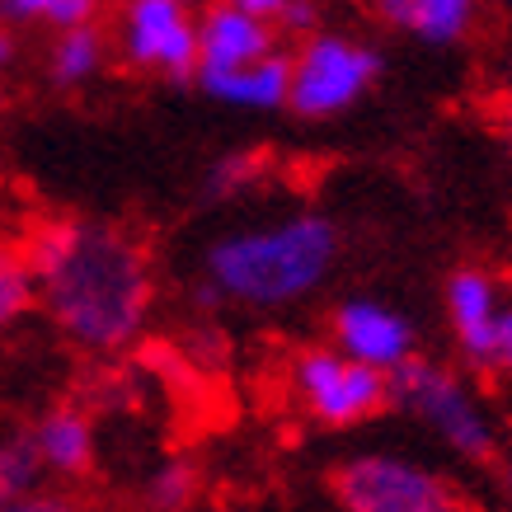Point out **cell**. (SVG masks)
Returning <instances> with one entry per match:
<instances>
[{
  "mask_svg": "<svg viewBox=\"0 0 512 512\" xmlns=\"http://www.w3.org/2000/svg\"><path fill=\"white\" fill-rule=\"evenodd\" d=\"M376 43L348 29H315L287 47V109L306 123L339 118L381 80Z\"/></svg>",
  "mask_w": 512,
  "mask_h": 512,
  "instance_id": "obj_4",
  "label": "cell"
},
{
  "mask_svg": "<svg viewBox=\"0 0 512 512\" xmlns=\"http://www.w3.org/2000/svg\"><path fill=\"white\" fill-rule=\"evenodd\" d=\"M470 372L480 376H503V381H512V301H503L494 315V325H489V334H484L480 353L466 362Z\"/></svg>",
  "mask_w": 512,
  "mask_h": 512,
  "instance_id": "obj_20",
  "label": "cell"
},
{
  "mask_svg": "<svg viewBox=\"0 0 512 512\" xmlns=\"http://www.w3.org/2000/svg\"><path fill=\"white\" fill-rule=\"evenodd\" d=\"M0 512H94V503L66 484H38L29 494H19L15 503H5Z\"/></svg>",
  "mask_w": 512,
  "mask_h": 512,
  "instance_id": "obj_21",
  "label": "cell"
},
{
  "mask_svg": "<svg viewBox=\"0 0 512 512\" xmlns=\"http://www.w3.org/2000/svg\"><path fill=\"white\" fill-rule=\"evenodd\" d=\"M390 404L419 419L428 433L470 466L498 461V423L484 409V400L470 390V381L456 367L437 357H409L400 372L390 376Z\"/></svg>",
  "mask_w": 512,
  "mask_h": 512,
  "instance_id": "obj_3",
  "label": "cell"
},
{
  "mask_svg": "<svg viewBox=\"0 0 512 512\" xmlns=\"http://www.w3.org/2000/svg\"><path fill=\"white\" fill-rule=\"evenodd\" d=\"M19 57H24V33H15L10 24H0V80L15 71Z\"/></svg>",
  "mask_w": 512,
  "mask_h": 512,
  "instance_id": "obj_22",
  "label": "cell"
},
{
  "mask_svg": "<svg viewBox=\"0 0 512 512\" xmlns=\"http://www.w3.org/2000/svg\"><path fill=\"white\" fill-rule=\"evenodd\" d=\"M329 348L343 353L348 362H357V367L395 376L409 357H419V329L390 301L343 296L339 306L329 311Z\"/></svg>",
  "mask_w": 512,
  "mask_h": 512,
  "instance_id": "obj_8",
  "label": "cell"
},
{
  "mask_svg": "<svg viewBox=\"0 0 512 512\" xmlns=\"http://www.w3.org/2000/svg\"><path fill=\"white\" fill-rule=\"evenodd\" d=\"M38 484H47V480H43V470H38V456H33L29 437L24 433L0 437V508L15 503L19 494L38 489Z\"/></svg>",
  "mask_w": 512,
  "mask_h": 512,
  "instance_id": "obj_19",
  "label": "cell"
},
{
  "mask_svg": "<svg viewBox=\"0 0 512 512\" xmlns=\"http://www.w3.org/2000/svg\"><path fill=\"white\" fill-rule=\"evenodd\" d=\"M339 226L325 212H292L259 226L221 231L202 249V273L221 296V306L245 311H282L315 296L339 264Z\"/></svg>",
  "mask_w": 512,
  "mask_h": 512,
  "instance_id": "obj_2",
  "label": "cell"
},
{
  "mask_svg": "<svg viewBox=\"0 0 512 512\" xmlns=\"http://www.w3.org/2000/svg\"><path fill=\"white\" fill-rule=\"evenodd\" d=\"M282 52L278 29L264 15L249 10V0L207 5L198 15V66L226 71V66H254Z\"/></svg>",
  "mask_w": 512,
  "mask_h": 512,
  "instance_id": "obj_10",
  "label": "cell"
},
{
  "mask_svg": "<svg viewBox=\"0 0 512 512\" xmlns=\"http://www.w3.org/2000/svg\"><path fill=\"white\" fill-rule=\"evenodd\" d=\"M268 170H273V160H268L264 151H231V156H221L207 165V174H202V198L207 202L245 198V193H254V188L264 184Z\"/></svg>",
  "mask_w": 512,
  "mask_h": 512,
  "instance_id": "obj_16",
  "label": "cell"
},
{
  "mask_svg": "<svg viewBox=\"0 0 512 512\" xmlns=\"http://www.w3.org/2000/svg\"><path fill=\"white\" fill-rule=\"evenodd\" d=\"M5 104H10V94H5V80H0V118H5Z\"/></svg>",
  "mask_w": 512,
  "mask_h": 512,
  "instance_id": "obj_24",
  "label": "cell"
},
{
  "mask_svg": "<svg viewBox=\"0 0 512 512\" xmlns=\"http://www.w3.org/2000/svg\"><path fill=\"white\" fill-rule=\"evenodd\" d=\"M146 508L151 512H193L202 494V466L188 456H170L146 475Z\"/></svg>",
  "mask_w": 512,
  "mask_h": 512,
  "instance_id": "obj_17",
  "label": "cell"
},
{
  "mask_svg": "<svg viewBox=\"0 0 512 512\" xmlns=\"http://www.w3.org/2000/svg\"><path fill=\"white\" fill-rule=\"evenodd\" d=\"M33 306L71 348L123 357L146 339L156 311V254L132 226L109 217H47L24 240Z\"/></svg>",
  "mask_w": 512,
  "mask_h": 512,
  "instance_id": "obj_1",
  "label": "cell"
},
{
  "mask_svg": "<svg viewBox=\"0 0 512 512\" xmlns=\"http://www.w3.org/2000/svg\"><path fill=\"white\" fill-rule=\"evenodd\" d=\"M292 395L325 428H357L390 409V376L357 367L329 343H306L292 357Z\"/></svg>",
  "mask_w": 512,
  "mask_h": 512,
  "instance_id": "obj_7",
  "label": "cell"
},
{
  "mask_svg": "<svg viewBox=\"0 0 512 512\" xmlns=\"http://www.w3.org/2000/svg\"><path fill=\"white\" fill-rule=\"evenodd\" d=\"M33 311V278L19 240H0V334Z\"/></svg>",
  "mask_w": 512,
  "mask_h": 512,
  "instance_id": "obj_18",
  "label": "cell"
},
{
  "mask_svg": "<svg viewBox=\"0 0 512 512\" xmlns=\"http://www.w3.org/2000/svg\"><path fill=\"white\" fill-rule=\"evenodd\" d=\"M90 19H99L94 0H0V24H10L15 33L24 29L62 33L76 29V24H90Z\"/></svg>",
  "mask_w": 512,
  "mask_h": 512,
  "instance_id": "obj_15",
  "label": "cell"
},
{
  "mask_svg": "<svg viewBox=\"0 0 512 512\" xmlns=\"http://www.w3.org/2000/svg\"><path fill=\"white\" fill-rule=\"evenodd\" d=\"M442 306H447V320L456 329V343H461V357L480 353L484 334L494 325L498 306H503V292H498V278L480 264H461L447 273V287H442Z\"/></svg>",
  "mask_w": 512,
  "mask_h": 512,
  "instance_id": "obj_13",
  "label": "cell"
},
{
  "mask_svg": "<svg viewBox=\"0 0 512 512\" xmlns=\"http://www.w3.org/2000/svg\"><path fill=\"white\" fill-rule=\"evenodd\" d=\"M376 19L428 47H456L475 33L480 5L475 0H381Z\"/></svg>",
  "mask_w": 512,
  "mask_h": 512,
  "instance_id": "obj_12",
  "label": "cell"
},
{
  "mask_svg": "<svg viewBox=\"0 0 512 512\" xmlns=\"http://www.w3.org/2000/svg\"><path fill=\"white\" fill-rule=\"evenodd\" d=\"M329 489L343 512H466L461 489L442 470L404 451H357L334 466Z\"/></svg>",
  "mask_w": 512,
  "mask_h": 512,
  "instance_id": "obj_5",
  "label": "cell"
},
{
  "mask_svg": "<svg viewBox=\"0 0 512 512\" xmlns=\"http://www.w3.org/2000/svg\"><path fill=\"white\" fill-rule=\"evenodd\" d=\"M193 85H198L207 99L231 104V109H254V113L287 109V47L254 66H226V71L198 66Z\"/></svg>",
  "mask_w": 512,
  "mask_h": 512,
  "instance_id": "obj_11",
  "label": "cell"
},
{
  "mask_svg": "<svg viewBox=\"0 0 512 512\" xmlns=\"http://www.w3.org/2000/svg\"><path fill=\"white\" fill-rule=\"evenodd\" d=\"M503 489H508V503H512V456L503 461Z\"/></svg>",
  "mask_w": 512,
  "mask_h": 512,
  "instance_id": "obj_23",
  "label": "cell"
},
{
  "mask_svg": "<svg viewBox=\"0 0 512 512\" xmlns=\"http://www.w3.org/2000/svg\"><path fill=\"white\" fill-rule=\"evenodd\" d=\"M33 456H38V470H43L47 484H66L76 489L80 480L94 475V461H99V433H94V414L80 400H57L47 404L43 414L24 428Z\"/></svg>",
  "mask_w": 512,
  "mask_h": 512,
  "instance_id": "obj_9",
  "label": "cell"
},
{
  "mask_svg": "<svg viewBox=\"0 0 512 512\" xmlns=\"http://www.w3.org/2000/svg\"><path fill=\"white\" fill-rule=\"evenodd\" d=\"M118 66L188 85L198 76V15L184 0H127L109 29Z\"/></svg>",
  "mask_w": 512,
  "mask_h": 512,
  "instance_id": "obj_6",
  "label": "cell"
},
{
  "mask_svg": "<svg viewBox=\"0 0 512 512\" xmlns=\"http://www.w3.org/2000/svg\"><path fill=\"white\" fill-rule=\"evenodd\" d=\"M113 62V47H109V24H76V29H62L47 38L43 52V71L57 90H80L90 80L104 76V66Z\"/></svg>",
  "mask_w": 512,
  "mask_h": 512,
  "instance_id": "obj_14",
  "label": "cell"
}]
</instances>
